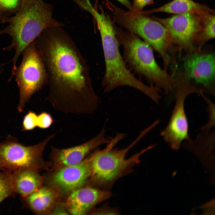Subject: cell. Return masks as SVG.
Segmentation results:
<instances>
[{
  "label": "cell",
  "mask_w": 215,
  "mask_h": 215,
  "mask_svg": "<svg viewBox=\"0 0 215 215\" xmlns=\"http://www.w3.org/2000/svg\"><path fill=\"white\" fill-rule=\"evenodd\" d=\"M60 27L45 29L34 41L47 73L49 90L45 100L64 113L91 114L100 100L88 67L74 41Z\"/></svg>",
  "instance_id": "1"
},
{
  "label": "cell",
  "mask_w": 215,
  "mask_h": 215,
  "mask_svg": "<svg viewBox=\"0 0 215 215\" xmlns=\"http://www.w3.org/2000/svg\"><path fill=\"white\" fill-rule=\"evenodd\" d=\"M52 7L43 0H23L19 11L12 16H6L2 23L8 25L0 30V35L7 34L12 39L10 44L3 50H15L10 61L13 68L16 67L19 58L24 49L33 42L45 29L63 24L52 16Z\"/></svg>",
  "instance_id": "2"
},
{
  "label": "cell",
  "mask_w": 215,
  "mask_h": 215,
  "mask_svg": "<svg viewBox=\"0 0 215 215\" xmlns=\"http://www.w3.org/2000/svg\"><path fill=\"white\" fill-rule=\"evenodd\" d=\"M151 130L150 126L140 131L135 140L126 148L119 149L114 146L123 139L126 134L118 133L106 147L98 150L90 156L92 172L90 182L95 188L107 191L119 179L132 172L133 167L140 162L141 155L154 147L152 145L126 159L129 150Z\"/></svg>",
  "instance_id": "3"
},
{
  "label": "cell",
  "mask_w": 215,
  "mask_h": 215,
  "mask_svg": "<svg viewBox=\"0 0 215 215\" xmlns=\"http://www.w3.org/2000/svg\"><path fill=\"white\" fill-rule=\"evenodd\" d=\"M100 34L105 63V71L102 81L104 92H110L117 87L128 86L135 88L147 96L152 88L142 83L126 66L121 56L115 28L111 19L104 11L94 17Z\"/></svg>",
  "instance_id": "4"
},
{
  "label": "cell",
  "mask_w": 215,
  "mask_h": 215,
  "mask_svg": "<svg viewBox=\"0 0 215 215\" xmlns=\"http://www.w3.org/2000/svg\"><path fill=\"white\" fill-rule=\"evenodd\" d=\"M120 45L123 50V58L131 70L144 78L150 85L154 86L165 93L172 91L176 86V67L172 73L162 69L155 59L153 48L133 33L115 26Z\"/></svg>",
  "instance_id": "5"
},
{
  "label": "cell",
  "mask_w": 215,
  "mask_h": 215,
  "mask_svg": "<svg viewBox=\"0 0 215 215\" xmlns=\"http://www.w3.org/2000/svg\"><path fill=\"white\" fill-rule=\"evenodd\" d=\"M114 22L121 27L142 38L162 58L164 70L176 63L178 48L173 43L165 27L153 16L142 12L124 10L113 5L110 8Z\"/></svg>",
  "instance_id": "6"
},
{
  "label": "cell",
  "mask_w": 215,
  "mask_h": 215,
  "mask_svg": "<svg viewBox=\"0 0 215 215\" xmlns=\"http://www.w3.org/2000/svg\"><path fill=\"white\" fill-rule=\"evenodd\" d=\"M22 62L12 69L11 78L15 76L19 91V99L17 109L23 110L26 103L34 94L39 91L47 82L45 66L33 41L23 50Z\"/></svg>",
  "instance_id": "7"
},
{
  "label": "cell",
  "mask_w": 215,
  "mask_h": 215,
  "mask_svg": "<svg viewBox=\"0 0 215 215\" xmlns=\"http://www.w3.org/2000/svg\"><path fill=\"white\" fill-rule=\"evenodd\" d=\"M176 91L175 105L169 121L160 133L165 142L172 149H178L183 141L191 139L188 134V124L184 104L186 97L193 93H199L197 87L193 86L184 71L178 70L176 74Z\"/></svg>",
  "instance_id": "8"
},
{
  "label": "cell",
  "mask_w": 215,
  "mask_h": 215,
  "mask_svg": "<svg viewBox=\"0 0 215 215\" xmlns=\"http://www.w3.org/2000/svg\"><path fill=\"white\" fill-rule=\"evenodd\" d=\"M55 136V134H52L42 142L30 146L23 145L9 136L5 141L0 142V159L9 164L13 171L26 169L38 171L48 165L43 159V153L47 144Z\"/></svg>",
  "instance_id": "9"
},
{
  "label": "cell",
  "mask_w": 215,
  "mask_h": 215,
  "mask_svg": "<svg viewBox=\"0 0 215 215\" xmlns=\"http://www.w3.org/2000/svg\"><path fill=\"white\" fill-rule=\"evenodd\" d=\"M204 11L175 15L166 18L153 16L167 29L173 43L177 47L179 58L182 50L187 55L198 50L194 44L201 30V15Z\"/></svg>",
  "instance_id": "10"
},
{
  "label": "cell",
  "mask_w": 215,
  "mask_h": 215,
  "mask_svg": "<svg viewBox=\"0 0 215 215\" xmlns=\"http://www.w3.org/2000/svg\"><path fill=\"white\" fill-rule=\"evenodd\" d=\"M184 72L190 80L202 86L204 93L215 95V57L213 53L197 50L186 55Z\"/></svg>",
  "instance_id": "11"
},
{
  "label": "cell",
  "mask_w": 215,
  "mask_h": 215,
  "mask_svg": "<svg viewBox=\"0 0 215 215\" xmlns=\"http://www.w3.org/2000/svg\"><path fill=\"white\" fill-rule=\"evenodd\" d=\"M104 127L96 136L80 145L64 149L51 147L50 157L54 171L77 164L82 162L92 150L98 146L108 144L113 138L106 137Z\"/></svg>",
  "instance_id": "12"
},
{
  "label": "cell",
  "mask_w": 215,
  "mask_h": 215,
  "mask_svg": "<svg viewBox=\"0 0 215 215\" xmlns=\"http://www.w3.org/2000/svg\"><path fill=\"white\" fill-rule=\"evenodd\" d=\"M92 163L90 156L80 163L55 171L50 182L58 192L70 193L82 188L90 177Z\"/></svg>",
  "instance_id": "13"
},
{
  "label": "cell",
  "mask_w": 215,
  "mask_h": 215,
  "mask_svg": "<svg viewBox=\"0 0 215 215\" xmlns=\"http://www.w3.org/2000/svg\"><path fill=\"white\" fill-rule=\"evenodd\" d=\"M112 196L110 192L93 187L81 188L70 193L66 203V208L70 214H86L98 204Z\"/></svg>",
  "instance_id": "14"
},
{
  "label": "cell",
  "mask_w": 215,
  "mask_h": 215,
  "mask_svg": "<svg viewBox=\"0 0 215 215\" xmlns=\"http://www.w3.org/2000/svg\"><path fill=\"white\" fill-rule=\"evenodd\" d=\"M58 192L53 188L41 187L31 194L21 196L24 205L37 214L50 210L57 199Z\"/></svg>",
  "instance_id": "15"
},
{
  "label": "cell",
  "mask_w": 215,
  "mask_h": 215,
  "mask_svg": "<svg viewBox=\"0 0 215 215\" xmlns=\"http://www.w3.org/2000/svg\"><path fill=\"white\" fill-rule=\"evenodd\" d=\"M10 177L13 190L21 196H27L40 188L43 178L36 170L26 169L12 171Z\"/></svg>",
  "instance_id": "16"
},
{
  "label": "cell",
  "mask_w": 215,
  "mask_h": 215,
  "mask_svg": "<svg viewBox=\"0 0 215 215\" xmlns=\"http://www.w3.org/2000/svg\"><path fill=\"white\" fill-rule=\"evenodd\" d=\"M202 11L215 14L214 10L205 4L196 2L193 0H173L157 8L142 11L141 12L148 15L157 12H164L177 15Z\"/></svg>",
  "instance_id": "17"
},
{
  "label": "cell",
  "mask_w": 215,
  "mask_h": 215,
  "mask_svg": "<svg viewBox=\"0 0 215 215\" xmlns=\"http://www.w3.org/2000/svg\"><path fill=\"white\" fill-rule=\"evenodd\" d=\"M215 14L208 12H203L201 14V30L196 39L195 43L197 48L201 51L202 47L209 40L215 37Z\"/></svg>",
  "instance_id": "18"
},
{
  "label": "cell",
  "mask_w": 215,
  "mask_h": 215,
  "mask_svg": "<svg viewBox=\"0 0 215 215\" xmlns=\"http://www.w3.org/2000/svg\"><path fill=\"white\" fill-rule=\"evenodd\" d=\"M10 171H0V204L6 198L15 196Z\"/></svg>",
  "instance_id": "19"
},
{
  "label": "cell",
  "mask_w": 215,
  "mask_h": 215,
  "mask_svg": "<svg viewBox=\"0 0 215 215\" xmlns=\"http://www.w3.org/2000/svg\"><path fill=\"white\" fill-rule=\"evenodd\" d=\"M207 105V110L208 112V122L201 127V131H209L215 126V105L202 92L199 93Z\"/></svg>",
  "instance_id": "20"
},
{
  "label": "cell",
  "mask_w": 215,
  "mask_h": 215,
  "mask_svg": "<svg viewBox=\"0 0 215 215\" xmlns=\"http://www.w3.org/2000/svg\"><path fill=\"white\" fill-rule=\"evenodd\" d=\"M23 1V0H0V7L2 11L9 16L19 11Z\"/></svg>",
  "instance_id": "21"
},
{
  "label": "cell",
  "mask_w": 215,
  "mask_h": 215,
  "mask_svg": "<svg viewBox=\"0 0 215 215\" xmlns=\"http://www.w3.org/2000/svg\"><path fill=\"white\" fill-rule=\"evenodd\" d=\"M37 115L29 111L24 117L22 125V130H31L37 127Z\"/></svg>",
  "instance_id": "22"
},
{
  "label": "cell",
  "mask_w": 215,
  "mask_h": 215,
  "mask_svg": "<svg viewBox=\"0 0 215 215\" xmlns=\"http://www.w3.org/2000/svg\"><path fill=\"white\" fill-rule=\"evenodd\" d=\"M54 122L51 115L46 112H42L37 115V127L40 128H48Z\"/></svg>",
  "instance_id": "23"
},
{
  "label": "cell",
  "mask_w": 215,
  "mask_h": 215,
  "mask_svg": "<svg viewBox=\"0 0 215 215\" xmlns=\"http://www.w3.org/2000/svg\"><path fill=\"white\" fill-rule=\"evenodd\" d=\"M155 0H133L131 10L130 11L134 12H141L145 7L153 4Z\"/></svg>",
  "instance_id": "24"
},
{
  "label": "cell",
  "mask_w": 215,
  "mask_h": 215,
  "mask_svg": "<svg viewBox=\"0 0 215 215\" xmlns=\"http://www.w3.org/2000/svg\"><path fill=\"white\" fill-rule=\"evenodd\" d=\"M95 213H97V214H118L117 212L115 209L110 208L108 206H104L97 210Z\"/></svg>",
  "instance_id": "25"
},
{
  "label": "cell",
  "mask_w": 215,
  "mask_h": 215,
  "mask_svg": "<svg viewBox=\"0 0 215 215\" xmlns=\"http://www.w3.org/2000/svg\"><path fill=\"white\" fill-rule=\"evenodd\" d=\"M0 170L12 171L11 166L5 161L0 159Z\"/></svg>",
  "instance_id": "26"
},
{
  "label": "cell",
  "mask_w": 215,
  "mask_h": 215,
  "mask_svg": "<svg viewBox=\"0 0 215 215\" xmlns=\"http://www.w3.org/2000/svg\"><path fill=\"white\" fill-rule=\"evenodd\" d=\"M122 5L130 10L131 9V6L130 2L129 0H116Z\"/></svg>",
  "instance_id": "27"
},
{
  "label": "cell",
  "mask_w": 215,
  "mask_h": 215,
  "mask_svg": "<svg viewBox=\"0 0 215 215\" xmlns=\"http://www.w3.org/2000/svg\"><path fill=\"white\" fill-rule=\"evenodd\" d=\"M61 207H57L56 208V209H55L54 210L53 212V213H54L53 214H58V213H63L64 214H65L64 213L66 212L64 211V210H63V208H62V209H61Z\"/></svg>",
  "instance_id": "28"
},
{
  "label": "cell",
  "mask_w": 215,
  "mask_h": 215,
  "mask_svg": "<svg viewBox=\"0 0 215 215\" xmlns=\"http://www.w3.org/2000/svg\"><path fill=\"white\" fill-rule=\"evenodd\" d=\"M6 16L7 15L2 11L0 7V23H2V20L3 18Z\"/></svg>",
  "instance_id": "29"
},
{
  "label": "cell",
  "mask_w": 215,
  "mask_h": 215,
  "mask_svg": "<svg viewBox=\"0 0 215 215\" xmlns=\"http://www.w3.org/2000/svg\"><path fill=\"white\" fill-rule=\"evenodd\" d=\"M5 64L0 63V75L3 72L4 70V66Z\"/></svg>",
  "instance_id": "30"
},
{
  "label": "cell",
  "mask_w": 215,
  "mask_h": 215,
  "mask_svg": "<svg viewBox=\"0 0 215 215\" xmlns=\"http://www.w3.org/2000/svg\"><path fill=\"white\" fill-rule=\"evenodd\" d=\"M105 0V1H107V2L109 4H111V3H110V2L109 1H108V0Z\"/></svg>",
  "instance_id": "31"
}]
</instances>
